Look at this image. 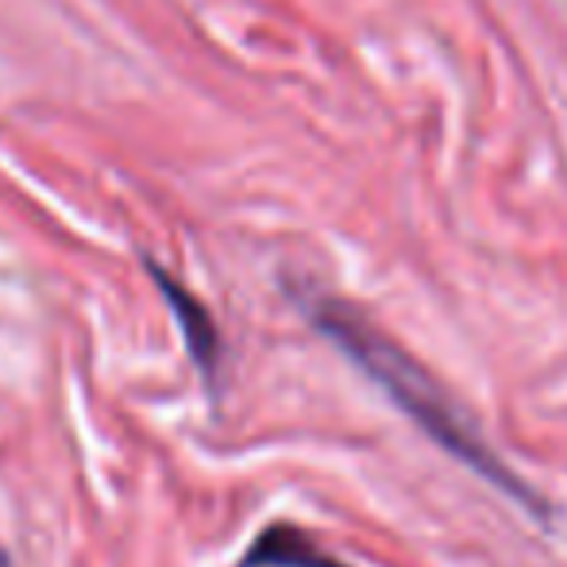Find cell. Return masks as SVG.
Wrapping results in <instances>:
<instances>
[{"label": "cell", "instance_id": "6da1fadb", "mask_svg": "<svg viewBox=\"0 0 567 567\" xmlns=\"http://www.w3.org/2000/svg\"><path fill=\"white\" fill-rule=\"evenodd\" d=\"M306 309L313 317V324L324 332L332 343H340L343 355H351L429 436H433L441 449H449L455 460L467 463L475 475L491 478L494 486H502L506 494H514L522 506L529 509H545L540 498L498 460L486 441L475 433L467 417L460 413V405L444 394V386L410 355L402 351L379 324H371L355 306L340 298H306Z\"/></svg>", "mask_w": 567, "mask_h": 567}, {"label": "cell", "instance_id": "7a4b0ae2", "mask_svg": "<svg viewBox=\"0 0 567 567\" xmlns=\"http://www.w3.org/2000/svg\"><path fill=\"white\" fill-rule=\"evenodd\" d=\"M143 267L151 270V278L158 282V290H163V298L171 301L174 317H178L182 324V337H186V348L189 355H194V363L202 367L205 382H217V371H220V332H217V321H213L209 306H205L197 293H189L186 286L178 282V278L171 275V270H163L155 259H143Z\"/></svg>", "mask_w": 567, "mask_h": 567}, {"label": "cell", "instance_id": "3957f363", "mask_svg": "<svg viewBox=\"0 0 567 567\" xmlns=\"http://www.w3.org/2000/svg\"><path fill=\"white\" fill-rule=\"evenodd\" d=\"M236 567H348L298 525H267Z\"/></svg>", "mask_w": 567, "mask_h": 567}, {"label": "cell", "instance_id": "277c9868", "mask_svg": "<svg viewBox=\"0 0 567 567\" xmlns=\"http://www.w3.org/2000/svg\"><path fill=\"white\" fill-rule=\"evenodd\" d=\"M0 567H12V564H8V556H4V553H0Z\"/></svg>", "mask_w": 567, "mask_h": 567}]
</instances>
